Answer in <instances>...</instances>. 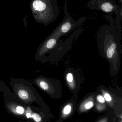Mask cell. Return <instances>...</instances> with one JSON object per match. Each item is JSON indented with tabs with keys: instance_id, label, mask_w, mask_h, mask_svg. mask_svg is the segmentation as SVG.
Instances as JSON below:
<instances>
[{
	"instance_id": "cell-3",
	"label": "cell",
	"mask_w": 122,
	"mask_h": 122,
	"mask_svg": "<svg viewBox=\"0 0 122 122\" xmlns=\"http://www.w3.org/2000/svg\"><path fill=\"white\" fill-rule=\"evenodd\" d=\"M30 6L35 20L44 26L54 21L59 15L57 0H32Z\"/></svg>"
},
{
	"instance_id": "cell-11",
	"label": "cell",
	"mask_w": 122,
	"mask_h": 122,
	"mask_svg": "<svg viewBox=\"0 0 122 122\" xmlns=\"http://www.w3.org/2000/svg\"><path fill=\"white\" fill-rule=\"evenodd\" d=\"M96 98L97 100L99 103L102 104H104L105 103V99L104 98V97L101 93H99L97 94L96 97Z\"/></svg>"
},
{
	"instance_id": "cell-9",
	"label": "cell",
	"mask_w": 122,
	"mask_h": 122,
	"mask_svg": "<svg viewBox=\"0 0 122 122\" xmlns=\"http://www.w3.org/2000/svg\"><path fill=\"white\" fill-rule=\"evenodd\" d=\"M71 106L70 105H67L64 107L62 112L65 115H68L71 113Z\"/></svg>"
},
{
	"instance_id": "cell-12",
	"label": "cell",
	"mask_w": 122,
	"mask_h": 122,
	"mask_svg": "<svg viewBox=\"0 0 122 122\" xmlns=\"http://www.w3.org/2000/svg\"><path fill=\"white\" fill-rule=\"evenodd\" d=\"M32 117L36 122H40L41 121V117L40 115L36 113L33 114L32 116Z\"/></svg>"
},
{
	"instance_id": "cell-8",
	"label": "cell",
	"mask_w": 122,
	"mask_h": 122,
	"mask_svg": "<svg viewBox=\"0 0 122 122\" xmlns=\"http://www.w3.org/2000/svg\"><path fill=\"white\" fill-rule=\"evenodd\" d=\"M115 14L116 15V26L117 33L119 36H120L121 28L120 24L122 20V4H120V8L119 10Z\"/></svg>"
},
{
	"instance_id": "cell-1",
	"label": "cell",
	"mask_w": 122,
	"mask_h": 122,
	"mask_svg": "<svg viewBox=\"0 0 122 122\" xmlns=\"http://www.w3.org/2000/svg\"><path fill=\"white\" fill-rule=\"evenodd\" d=\"M109 21V25L100 27L97 34V43L101 56L109 64L110 74L115 76L120 69L122 50L120 36L117 33V27L111 15H103Z\"/></svg>"
},
{
	"instance_id": "cell-4",
	"label": "cell",
	"mask_w": 122,
	"mask_h": 122,
	"mask_svg": "<svg viewBox=\"0 0 122 122\" xmlns=\"http://www.w3.org/2000/svg\"><path fill=\"white\" fill-rule=\"evenodd\" d=\"M64 10L65 16L64 19L53 30L54 32L62 37L67 36L69 33L79 27L87 19L86 17L83 16L77 20H74L68 11L67 0H65Z\"/></svg>"
},
{
	"instance_id": "cell-15",
	"label": "cell",
	"mask_w": 122,
	"mask_h": 122,
	"mask_svg": "<svg viewBox=\"0 0 122 122\" xmlns=\"http://www.w3.org/2000/svg\"><path fill=\"white\" fill-rule=\"evenodd\" d=\"M119 1V3H120V4H122V0H117Z\"/></svg>"
},
{
	"instance_id": "cell-16",
	"label": "cell",
	"mask_w": 122,
	"mask_h": 122,
	"mask_svg": "<svg viewBox=\"0 0 122 122\" xmlns=\"http://www.w3.org/2000/svg\"></svg>"
},
{
	"instance_id": "cell-6",
	"label": "cell",
	"mask_w": 122,
	"mask_h": 122,
	"mask_svg": "<svg viewBox=\"0 0 122 122\" xmlns=\"http://www.w3.org/2000/svg\"><path fill=\"white\" fill-rule=\"evenodd\" d=\"M89 9L100 11L105 13L112 14L119 10L120 5L115 0H89L86 4Z\"/></svg>"
},
{
	"instance_id": "cell-7",
	"label": "cell",
	"mask_w": 122,
	"mask_h": 122,
	"mask_svg": "<svg viewBox=\"0 0 122 122\" xmlns=\"http://www.w3.org/2000/svg\"><path fill=\"white\" fill-rule=\"evenodd\" d=\"M64 80L69 89L73 92L79 89L82 79L76 70L68 67L64 72Z\"/></svg>"
},
{
	"instance_id": "cell-2",
	"label": "cell",
	"mask_w": 122,
	"mask_h": 122,
	"mask_svg": "<svg viewBox=\"0 0 122 122\" xmlns=\"http://www.w3.org/2000/svg\"><path fill=\"white\" fill-rule=\"evenodd\" d=\"M80 27L64 41L62 36L53 31L40 44L35 55L36 62H52L60 59L71 48L73 40L82 31Z\"/></svg>"
},
{
	"instance_id": "cell-5",
	"label": "cell",
	"mask_w": 122,
	"mask_h": 122,
	"mask_svg": "<svg viewBox=\"0 0 122 122\" xmlns=\"http://www.w3.org/2000/svg\"><path fill=\"white\" fill-rule=\"evenodd\" d=\"M32 82L40 89L50 94H53L61 90L60 81L43 75L38 76L33 80Z\"/></svg>"
},
{
	"instance_id": "cell-13",
	"label": "cell",
	"mask_w": 122,
	"mask_h": 122,
	"mask_svg": "<svg viewBox=\"0 0 122 122\" xmlns=\"http://www.w3.org/2000/svg\"><path fill=\"white\" fill-rule=\"evenodd\" d=\"M16 112L19 114H23L24 113V111H25L24 108L21 106L17 107L16 109Z\"/></svg>"
},
{
	"instance_id": "cell-14",
	"label": "cell",
	"mask_w": 122,
	"mask_h": 122,
	"mask_svg": "<svg viewBox=\"0 0 122 122\" xmlns=\"http://www.w3.org/2000/svg\"><path fill=\"white\" fill-rule=\"evenodd\" d=\"M27 117V118H30V117H32V115L30 113H27L26 114Z\"/></svg>"
},
{
	"instance_id": "cell-10",
	"label": "cell",
	"mask_w": 122,
	"mask_h": 122,
	"mask_svg": "<svg viewBox=\"0 0 122 122\" xmlns=\"http://www.w3.org/2000/svg\"><path fill=\"white\" fill-rule=\"evenodd\" d=\"M94 106V102L92 100H89L86 101L84 105V107L86 110H90Z\"/></svg>"
}]
</instances>
